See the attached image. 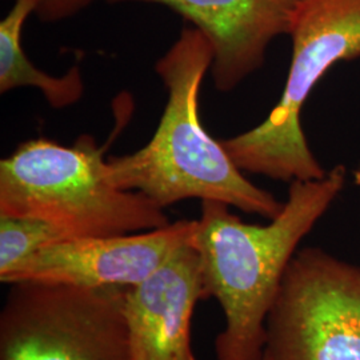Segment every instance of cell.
<instances>
[{"mask_svg": "<svg viewBox=\"0 0 360 360\" xmlns=\"http://www.w3.org/2000/svg\"><path fill=\"white\" fill-rule=\"evenodd\" d=\"M269 360H360V267L296 251L266 322Z\"/></svg>", "mask_w": 360, "mask_h": 360, "instance_id": "obj_6", "label": "cell"}, {"mask_svg": "<svg viewBox=\"0 0 360 360\" xmlns=\"http://www.w3.org/2000/svg\"><path fill=\"white\" fill-rule=\"evenodd\" d=\"M168 7L198 28L214 51L211 74L220 92H230L266 60L274 39L290 35L306 0H105Z\"/></svg>", "mask_w": 360, "mask_h": 360, "instance_id": "obj_8", "label": "cell"}, {"mask_svg": "<svg viewBox=\"0 0 360 360\" xmlns=\"http://www.w3.org/2000/svg\"><path fill=\"white\" fill-rule=\"evenodd\" d=\"M70 236L47 220L0 215V276L15 270L41 248Z\"/></svg>", "mask_w": 360, "mask_h": 360, "instance_id": "obj_10", "label": "cell"}, {"mask_svg": "<svg viewBox=\"0 0 360 360\" xmlns=\"http://www.w3.org/2000/svg\"><path fill=\"white\" fill-rule=\"evenodd\" d=\"M212 62L206 37L193 26L184 27L155 65L167 90V103L154 136L132 154L110 158L107 180L119 190L142 193L163 210L199 199L276 218L284 203L245 179L221 142L202 124L200 87Z\"/></svg>", "mask_w": 360, "mask_h": 360, "instance_id": "obj_2", "label": "cell"}, {"mask_svg": "<svg viewBox=\"0 0 360 360\" xmlns=\"http://www.w3.org/2000/svg\"><path fill=\"white\" fill-rule=\"evenodd\" d=\"M203 299L200 259L188 243L142 283L126 288L129 360H198L191 323Z\"/></svg>", "mask_w": 360, "mask_h": 360, "instance_id": "obj_9", "label": "cell"}, {"mask_svg": "<svg viewBox=\"0 0 360 360\" xmlns=\"http://www.w3.org/2000/svg\"><path fill=\"white\" fill-rule=\"evenodd\" d=\"M126 288L25 281L0 311V360H129Z\"/></svg>", "mask_w": 360, "mask_h": 360, "instance_id": "obj_5", "label": "cell"}, {"mask_svg": "<svg viewBox=\"0 0 360 360\" xmlns=\"http://www.w3.org/2000/svg\"><path fill=\"white\" fill-rule=\"evenodd\" d=\"M262 360H269V358H267V356H266V355H263V359Z\"/></svg>", "mask_w": 360, "mask_h": 360, "instance_id": "obj_12", "label": "cell"}, {"mask_svg": "<svg viewBox=\"0 0 360 360\" xmlns=\"http://www.w3.org/2000/svg\"><path fill=\"white\" fill-rule=\"evenodd\" d=\"M195 220H178L150 231L68 238L47 245L0 276L8 285L25 281L129 288L142 283L191 242Z\"/></svg>", "mask_w": 360, "mask_h": 360, "instance_id": "obj_7", "label": "cell"}, {"mask_svg": "<svg viewBox=\"0 0 360 360\" xmlns=\"http://www.w3.org/2000/svg\"><path fill=\"white\" fill-rule=\"evenodd\" d=\"M92 1L94 0H41L35 13L43 22H59L80 13Z\"/></svg>", "mask_w": 360, "mask_h": 360, "instance_id": "obj_11", "label": "cell"}, {"mask_svg": "<svg viewBox=\"0 0 360 360\" xmlns=\"http://www.w3.org/2000/svg\"><path fill=\"white\" fill-rule=\"evenodd\" d=\"M290 37L292 56L279 103L259 126L221 144L242 171L292 183L327 174L309 150L300 112L335 63L360 56V0H306Z\"/></svg>", "mask_w": 360, "mask_h": 360, "instance_id": "obj_4", "label": "cell"}, {"mask_svg": "<svg viewBox=\"0 0 360 360\" xmlns=\"http://www.w3.org/2000/svg\"><path fill=\"white\" fill-rule=\"evenodd\" d=\"M346 168L291 183L283 210L269 224L245 223L231 207L202 202L191 245L200 259L205 299L214 297L226 324L217 360H262L266 322L296 248L343 190Z\"/></svg>", "mask_w": 360, "mask_h": 360, "instance_id": "obj_1", "label": "cell"}, {"mask_svg": "<svg viewBox=\"0 0 360 360\" xmlns=\"http://www.w3.org/2000/svg\"><path fill=\"white\" fill-rule=\"evenodd\" d=\"M103 148L83 135L65 147L49 139L22 143L0 162V215L47 220L70 236H110L169 224L142 193L108 183Z\"/></svg>", "mask_w": 360, "mask_h": 360, "instance_id": "obj_3", "label": "cell"}]
</instances>
